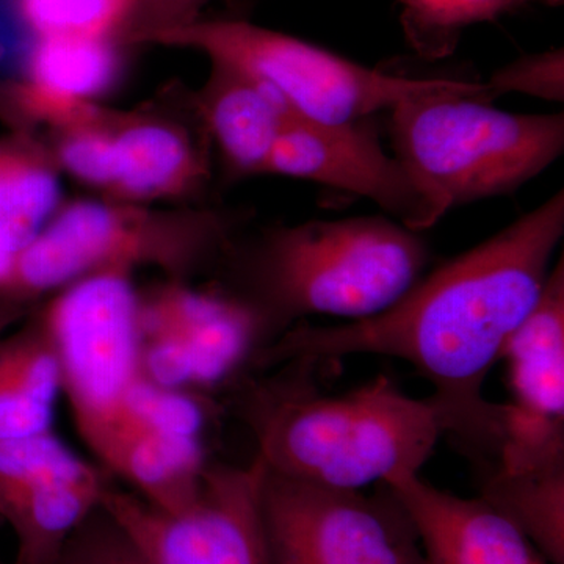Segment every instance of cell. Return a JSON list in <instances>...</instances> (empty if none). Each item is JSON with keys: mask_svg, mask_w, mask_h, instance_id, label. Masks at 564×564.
<instances>
[{"mask_svg": "<svg viewBox=\"0 0 564 564\" xmlns=\"http://www.w3.org/2000/svg\"><path fill=\"white\" fill-rule=\"evenodd\" d=\"M564 236V192L473 250L421 278L383 313L343 325H299L256 352L252 366L355 355L413 366L433 388L444 436L474 464L491 466L502 445L503 404L485 384L514 329L544 291Z\"/></svg>", "mask_w": 564, "mask_h": 564, "instance_id": "obj_1", "label": "cell"}, {"mask_svg": "<svg viewBox=\"0 0 564 564\" xmlns=\"http://www.w3.org/2000/svg\"><path fill=\"white\" fill-rule=\"evenodd\" d=\"M272 380L240 386L239 413L269 473L322 488L366 491L421 475L444 437L429 399H414L388 378L328 395L296 359Z\"/></svg>", "mask_w": 564, "mask_h": 564, "instance_id": "obj_2", "label": "cell"}, {"mask_svg": "<svg viewBox=\"0 0 564 564\" xmlns=\"http://www.w3.org/2000/svg\"><path fill=\"white\" fill-rule=\"evenodd\" d=\"M429 261L422 232L386 215L304 221L229 243L220 292L251 315L262 350L314 315L355 322L383 313Z\"/></svg>", "mask_w": 564, "mask_h": 564, "instance_id": "obj_3", "label": "cell"}, {"mask_svg": "<svg viewBox=\"0 0 564 564\" xmlns=\"http://www.w3.org/2000/svg\"><path fill=\"white\" fill-rule=\"evenodd\" d=\"M393 155L447 199L448 206L511 196L558 161L564 115L497 109L484 82L393 107Z\"/></svg>", "mask_w": 564, "mask_h": 564, "instance_id": "obj_4", "label": "cell"}, {"mask_svg": "<svg viewBox=\"0 0 564 564\" xmlns=\"http://www.w3.org/2000/svg\"><path fill=\"white\" fill-rule=\"evenodd\" d=\"M129 43L202 52L272 87L304 120H370L400 102L459 90L473 80L408 77L367 68L332 51L245 20H195L132 33Z\"/></svg>", "mask_w": 564, "mask_h": 564, "instance_id": "obj_5", "label": "cell"}, {"mask_svg": "<svg viewBox=\"0 0 564 564\" xmlns=\"http://www.w3.org/2000/svg\"><path fill=\"white\" fill-rule=\"evenodd\" d=\"M232 242L220 214H161L140 204L76 202L62 207L14 259L6 299L29 304L99 272L135 267L187 272L220 263Z\"/></svg>", "mask_w": 564, "mask_h": 564, "instance_id": "obj_6", "label": "cell"}, {"mask_svg": "<svg viewBox=\"0 0 564 564\" xmlns=\"http://www.w3.org/2000/svg\"><path fill=\"white\" fill-rule=\"evenodd\" d=\"M140 311L131 273L99 272L70 282L41 311L57 352L62 391L93 454L124 423V400L140 373Z\"/></svg>", "mask_w": 564, "mask_h": 564, "instance_id": "obj_7", "label": "cell"}, {"mask_svg": "<svg viewBox=\"0 0 564 564\" xmlns=\"http://www.w3.org/2000/svg\"><path fill=\"white\" fill-rule=\"evenodd\" d=\"M261 507L270 564H429L388 485L343 491L265 469Z\"/></svg>", "mask_w": 564, "mask_h": 564, "instance_id": "obj_8", "label": "cell"}, {"mask_svg": "<svg viewBox=\"0 0 564 564\" xmlns=\"http://www.w3.org/2000/svg\"><path fill=\"white\" fill-rule=\"evenodd\" d=\"M265 467L207 463L195 497L177 511L109 485L101 507L150 564H270L261 491Z\"/></svg>", "mask_w": 564, "mask_h": 564, "instance_id": "obj_9", "label": "cell"}, {"mask_svg": "<svg viewBox=\"0 0 564 564\" xmlns=\"http://www.w3.org/2000/svg\"><path fill=\"white\" fill-rule=\"evenodd\" d=\"M373 118L344 124L293 115L282 129L263 174L317 182L377 204L415 232L451 210L447 199L380 143Z\"/></svg>", "mask_w": 564, "mask_h": 564, "instance_id": "obj_10", "label": "cell"}, {"mask_svg": "<svg viewBox=\"0 0 564 564\" xmlns=\"http://www.w3.org/2000/svg\"><path fill=\"white\" fill-rule=\"evenodd\" d=\"M261 350L251 315L221 292L170 285L141 302L140 373L166 389L228 381Z\"/></svg>", "mask_w": 564, "mask_h": 564, "instance_id": "obj_11", "label": "cell"}, {"mask_svg": "<svg viewBox=\"0 0 564 564\" xmlns=\"http://www.w3.org/2000/svg\"><path fill=\"white\" fill-rule=\"evenodd\" d=\"M510 402L502 445L489 467L532 470L564 464V263L552 267L544 291L505 345Z\"/></svg>", "mask_w": 564, "mask_h": 564, "instance_id": "obj_12", "label": "cell"}, {"mask_svg": "<svg viewBox=\"0 0 564 564\" xmlns=\"http://www.w3.org/2000/svg\"><path fill=\"white\" fill-rule=\"evenodd\" d=\"M388 486L410 514L429 564H552L481 497L455 496L421 475Z\"/></svg>", "mask_w": 564, "mask_h": 564, "instance_id": "obj_13", "label": "cell"}, {"mask_svg": "<svg viewBox=\"0 0 564 564\" xmlns=\"http://www.w3.org/2000/svg\"><path fill=\"white\" fill-rule=\"evenodd\" d=\"M118 65L111 40H36L24 79L7 90V110L57 131L96 120L102 109L95 99L117 79Z\"/></svg>", "mask_w": 564, "mask_h": 564, "instance_id": "obj_14", "label": "cell"}, {"mask_svg": "<svg viewBox=\"0 0 564 564\" xmlns=\"http://www.w3.org/2000/svg\"><path fill=\"white\" fill-rule=\"evenodd\" d=\"M210 63L209 80L196 99L204 129L231 180L263 174L278 137L295 113L263 82L225 63Z\"/></svg>", "mask_w": 564, "mask_h": 564, "instance_id": "obj_15", "label": "cell"}, {"mask_svg": "<svg viewBox=\"0 0 564 564\" xmlns=\"http://www.w3.org/2000/svg\"><path fill=\"white\" fill-rule=\"evenodd\" d=\"M117 202L143 204L192 195L209 177L207 161L184 129L158 118L111 113Z\"/></svg>", "mask_w": 564, "mask_h": 564, "instance_id": "obj_16", "label": "cell"}, {"mask_svg": "<svg viewBox=\"0 0 564 564\" xmlns=\"http://www.w3.org/2000/svg\"><path fill=\"white\" fill-rule=\"evenodd\" d=\"M61 392L57 352L39 321L0 337V441L52 432Z\"/></svg>", "mask_w": 564, "mask_h": 564, "instance_id": "obj_17", "label": "cell"}, {"mask_svg": "<svg viewBox=\"0 0 564 564\" xmlns=\"http://www.w3.org/2000/svg\"><path fill=\"white\" fill-rule=\"evenodd\" d=\"M54 162L25 137H0V248L20 254L57 212Z\"/></svg>", "mask_w": 564, "mask_h": 564, "instance_id": "obj_18", "label": "cell"}, {"mask_svg": "<svg viewBox=\"0 0 564 564\" xmlns=\"http://www.w3.org/2000/svg\"><path fill=\"white\" fill-rule=\"evenodd\" d=\"M478 497L529 538L552 564H564V464L532 470H478Z\"/></svg>", "mask_w": 564, "mask_h": 564, "instance_id": "obj_19", "label": "cell"}, {"mask_svg": "<svg viewBox=\"0 0 564 564\" xmlns=\"http://www.w3.org/2000/svg\"><path fill=\"white\" fill-rule=\"evenodd\" d=\"M408 43L425 58L448 57L470 25L500 20L544 0H399Z\"/></svg>", "mask_w": 564, "mask_h": 564, "instance_id": "obj_20", "label": "cell"}, {"mask_svg": "<svg viewBox=\"0 0 564 564\" xmlns=\"http://www.w3.org/2000/svg\"><path fill=\"white\" fill-rule=\"evenodd\" d=\"M17 7L36 40H111L128 28L133 0H17Z\"/></svg>", "mask_w": 564, "mask_h": 564, "instance_id": "obj_21", "label": "cell"}, {"mask_svg": "<svg viewBox=\"0 0 564 564\" xmlns=\"http://www.w3.org/2000/svg\"><path fill=\"white\" fill-rule=\"evenodd\" d=\"M55 161L77 180L113 193L118 177L117 148L110 129V111L84 124L58 131Z\"/></svg>", "mask_w": 564, "mask_h": 564, "instance_id": "obj_22", "label": "cell"}, {"mask_svg": "<svg viewBox=\"0 0 564 564\" xmlns=\"http://www.w3.org/2000/svg\"><path fill=\"white\" fill-rule=\"evenodd\" d=\"M124 411L154 432L202 440L204 410L192 393L162 388L140 377L126 395Z\"/></svg>", "mask_w": 564, "mask_h": 564, "instance_id": "obj_23", "label": "cell"}, {"mask_svg": "<svg viewBox=\"0 0 564 564\" xmlns=\"http://www.w3.org/2000/svg\"><path fill=\"white\" fill-rule=\"evenodd\" d=\"M486 98L494 102L510 93L549 102L564 101V51L536 52L507 63L484 82Z\"/></svg>", "mask_w": 564, "mask_h": 564, "instance_id": "obj_24", "label": "cell"}, {"mask_svg": "<svg viewBox=\"0 0 564 564\" xmlns=\"http://www.w3.org/2000/svg\"><path fill=\"white\" fill-rule=\"evenodd\" d=\"M57 564H150L99 505L73 533Z\"/></svg>", "mask_w": 564, "mask_h": 564, "instance_id": "obj_25", "label": "cell"}, {"mask_svg": "<svg viewBox=\"0 0 564 564\" xmlns=\"http://www.w3.org/2000/svg\"><path fill=\"white\" fill-rule=\"evenodd\" d=\"M209 0H133L128 36L150 29L169 28L198 20V11Z\"/></svg>", "mask_w": 564, "mask_h": 564, "instance_id": "obj_26", "label": "cell"}, {"mask_svg": "<svg viewBox=\"0 0 564 564\" xmlns=\"http://www.w3.org/2000/svg\"><path fill=\"white\" fill-rule=\"evenodd\" d=\"M29 304L13 302L0 296V337L9 332L10 326L21 321L28 313Z\"/></svg>", "mask_w": 564, "mask_h": 564, "instance_id": "obj_27", "label": "cell"}, {"mask_svg": "<svg viewBox=\"0 0 564 564\" xmlns=\"http://www.w3.org/2000/svg\"><path fill=\"white\" fill-rule=\"evenodd\" d=\"M14 256L0 248V296L6 299L7 288H9L11 273H13Z\"/></svg>", "mask_w": 564, "mask_h": 564, "instance_id": "obj_28", "label": "cell"}, {"mask_svg": "<svg viewBox=\"0 0 564 564\" xmlns=\"http://www.w3.org/2000/svg\"><path fill=\"white\" fill-rule=\"evenodd\" d=\"M563 0H544V6L547 7H558L562 6Z\"/></svg>", "mask_w": 564, "mask_h": 564, "instance_id": "obj_29", "label": "cell"}, {"mask_svg": "<svg viewBox=\"0 0 564 564\" xmlns=\"http://www.w3.org/2000/svg\"><path fill=\"white\" fill-rule=\"evenodd\" d=\"M0 564H2V563H0Z\"/></svg>", "mask_w": 564, "mask_h": 564, "instance_id": "obj_30", "label": "cell"}]
</instances>
